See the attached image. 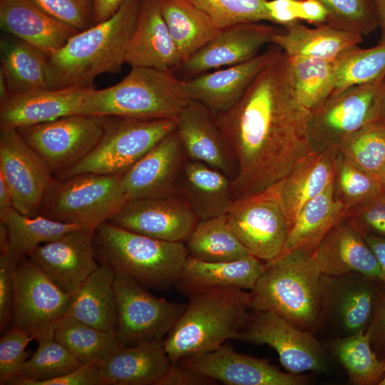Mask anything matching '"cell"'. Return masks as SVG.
Segmentation results:
<instances>
[{
	"mask_svg": "<svg viewBox=\"0 0 385 385\" xmlns=\"http://www.w3.org/2000/svg\"><path fill=\"white\" fill-rule=\"evenodd\" d=\"M310 116L294 95L288 56L272 44L268 61L241 98L215 113L235 168V201L278 185L312 153Z\"/></svg>",
	"mask_w": 385,
	"mask_h": 385,
	"instance_id": "cell-1",
	"label": "cell"
},
{
	"mask_svg": "<svg viewBox=\"0 0 385 385\" xmlns=\"http://www.w3.org/2000/svg\"><path fill=\"white\" fill-rule=\"evenodd\" d=\"M140 0H125L109 19L78 31L48 57V88H93L96 77L120 71Z\"/></svg>",
	"mask_w": 385,
	"mask_h": 385,
	"instance_id": "cell-2",
	"label": "cell"
},
{
	"mask_svg": "<svg viewBox=\"0 0 385 385\" xmlns=\"http://www.w3.org/2000/svg\"><path fill=\"white\" fill-rule=\"evenodd\" d=\"M188 298L185 310L163 340L171 363L237 340L252 309L250 292L242 289H213Z\"/></svg>",
	"mask_w": 385,
	"mask_h": 385,
	"instance_id": "cell-3",
	"label": "cell"
},
{
	"mask_svg": "<svg viewBox=\"0 0 385 385\" xmlns=\"http://www.w3.org/2000/svg\"><path fill=\"white\" fill-rule=\"evenodd\" d=\"M322 277L311 253L284 251L265 263L250 291L252 309L274 312L297 328L314 332L322 317Z\"/></svg>",
	"mask_w": 385,
	"mask_h": 385,
	"instance_id": "cell-4",
	"label": "cell"
},
{
	"mask_svg": "<svg viewBox=\"0 0 385 385\" xmlns=\"http://www.w3.org/2000/svg\"><path fill=\"white\" fill-rule=\"evenodd\" d=\"M93 244L99 264L148 289L175 285L188 258L185 243L157 240L108 221L95 229Z\"/></svg>",
	"mask_w": 385,
	"mask_h": 385,
	"instance_id": "cell-5",
	"label": "cell"
},
{
	"mask_svg": "<svg viewBox=\"0 0 385 385\" xmlns=\"http://www.w3.org/2000/svg\"><path fill=\"white\" fill-rule=\"evenodd\" d=\"M190 101L184 81L171 71L132 67L118 83L89 88L81 114L175 120Z\"/></svg>",
	"mask_w": 385,
	"mask_h": 385,
	"instance_id": "cell-6",
	"label": "cell"
},
{
	"mask_svg": "<svg viewBox=\"0 0 385 385\" xmlns=\"http://www.w3.org/2000/svg\"><path fill=\"white\" fill-rule=\"evenodd\" d=\"M121 175L80 173L53 178L38 214L86 229L108 221L128 201Z\"/></svg>",
	"mask_w": 385,
	"mask_h": 385,
	"instance_id": "cell-7",
	"label": "cell"
},
{
	"mask_svg": "<svg viewBox=\"0 0 385 385\" xmlns=\"http://www.w3.org/2000/svg\"><path fill=\"white\" fill-rule=\"evenodd\" d=\"M102 136L91 152L55 178L80 173L121 175L176 129L175 120L104 116Z\"/></svg>",
	"mask_w": 385,
	"mask_h": 385,
	"instance_id": "cell-8",
	"label": "cell"
},
{
	"mask_svg": "<svg viewBox=\"0 0 385 385\" xmlns=\"http://www.w3.org/2000/svg\"><path fill=\"white\" fill-rule=\"evenodd\" d=\"M380 81L335 90L311 111L312 152L337 150L352 134L377 120Z\"/></svg>",
	"mask_w": 385,
	"mask_h": 385,
	"instance_id": "cell-9",
	"label": "cell"
},
{
	"mask_svg": "<svg viewBox=\"0 0 385 385\" xmlns=\"http://www.w3.org/2000/svg\"><path fill=\"white\" fill-rule=\"evenodd\" d=\"M104 116L76 114L16 129L58 177L88 155L100 140Z\"/></svg>",
	"mask_w": 385,
	"mask_h": 385,
	"instance_id": "cell-10",
	"label": "cell"
},
{
	"mask_svg": "<svg viewBox=\"0 0 385 385\" xmlns=\"http://www.w3.org/2000/svg\"><path fill=\"white\" fill-rule=\"evenodd\" d=\"M114 287L115 334L120 345L164 340L187 307L157 297L134 280L115 273Z\"/></svg>",
	"mask_w": 385,
	"mask_h": 385,
	"instance_id": "cell-11",
	"label": "cell"
},
{
	"mask_svg": "<svg viewBox=\"0 0 385 385\" xmlns=\"http://www.w3.org/2000/svg\"><path fill=\"white\" fill-rule=\"evenodd\" d=\"M12 326L36 339L54 332L67 315L71 295L63 291L29 257L13 274Z\"/></svg>",
	"mask_w": 385,
	"mask_h": 385,
	"instance_id": "cell-12",
	"label": "cell"
},
{
	"mask_svg": "<svg viewBox=\"0 0 385 385\" xmlns=\"http://www.w3.org/2000/svg\"><path fill=\"white\" fill-rule=\"evenodd\" d=\"M227 218L251 255L267 262L283 252L290 225L281 205L279 183L235 200Z\"/></svg>",
	"mask_w": 385,
	"mask_h": 385,
	"instance_id": "cell-13",
	"label": "cell"
},
{
	"mask_svg": "<svg viewBox=\"0 0 385 385\" xmlns=\"http://www.w3.org/2000/svg\"><path fill=\"white\" fill-rule=\"evenodd\" d=\"M237 340L270 346L290 373L324 372L327 367L325 346L314 332L297 328L272 311L253 310Z\"/></svg>",
	"mask_w": 385,
	"mask_h": 385,
	"instance_id": "cell-14",
	"label": "cell"
},
{
	"mask_svg": "<svg viewBox=\"0 0 385 385\" xmlns=\"http://www.w3.org/2000/svg\"><path fill=\"white\" fill-rule=\"evenodd\" d=\"M0 175L10 189L13 207L26 215H38L54 177L16 129L0 130Z\"/></svg>",
	"mask_w": 385,
	"mask_h": 385,
	"instance_id": "cell-15",
	"label": "cell"
},
{
	"mask_svg": "<svg viewBox=\"0 0 385 385\" xmlns=\"http://www.w3.org/2000/svg\"><path fill=\"white\" fill-rule=\"evenodd\" d=\"M381 279L361 274H322L320 326L328 323L344 337L366 332Z\"/></svg>",
	"mask_w": 385,
	"mask_h": 385,
	"instance_id": "cell-16",
	"label": "cell"
},
{
	"mask_svg": "<svg viewBox=\"0 0 385 385\" xmlns=\"http://www.w3.org/2000/svg\"><path fill=\"white\" fill-rule=\"evenodd\" d=\"M108 221L157 240L185 243L199 219L179 194H173L128 200Z\"/></svg>",
	"mask_w": 385,
	"mask_h": 385,
	"instance_id": "cell-17",
	"label": "cell"
},
{
	"mask_svg": "<svg viewBox=\"0 0 385 385\" xmlns=\"http://www.w3.org/2000/svg\"><path fill=\"white\" fill-rule=\"evenodd\" d=\"M178 363L227 385H303L307 382L304 376L282 371L267 359L238 353L226 342L214 351Z\"/></svg>",
	"mask_w": 385,
	"mask_h": 385,
	"instance_id": "cell-18",
	"label": "cell"
},
{
	"mask_svg": "<svg viewBox=\"0 0 385 385\" xmlns=\"http://www.w3.org/2000/svg\"><path fill=\"white\" fill-rule=\"evenodd\" d=\"M93 229L81 228L35 248L28 256L58 287L73 295L99 266Z\"/></svg>",
	"mask_w": 385,
	"mask_h": 385,
	"instance_id": "cell-19",
	"label": "cell"
},
{
	"mask_svg": "<svg viewBox=\"0 0 385 385\" xmlns=\"http://www.w3.org/2000/svg\"><path fill=\"white\" fill-rule=\"evenodd\" d=\"M282 29L261 22L243 23L222 29L180 66L192 77L213 69L248 61Z\"/></svg>",
	"mask_w": 385,
	"mask_h": 385,
	"instance_id": "cell-20",
	"label": "cell"
},
{
	"mask_svg": "<svg viewBox=\"0 0 385 385\" xmlns=\"http://www.w3.org/2000/svg\"><path fill=\"white\" fill-rule=\"evenodd\" d=\"M186 158L175 129L122 174L121 186L127 200L178 194Z\"/></svg>",
	"mask_w": 385,
	"mask_h": 385,
	"instance_id": "cell-21",
	"label": "cell"
},
{
	"mask_svg": "<svg viewBox=\"0 0 385 385\" xmlns=\"http://www.w3.org/2000/svg\"><path fill=\"white\" fill-rule=\"evenodd\" d=\"M89 88H45L11 94L0 101V130L18 129L81 114Z\"/></svg>",
	"mask_w": 385,
	"mask_h": 385,
	"instance_id": "cell-22",
	"label": "cell"
},
{
	"mask_svg": "<svg viewBox=\"0 0 385 385\" xmlns=\"http://www.w3.org/2000/svg\"><path fill=\"white\" fill-rule=\"evenodd\" d=\"M312 257L322 274H361L383 280L376 256L362 233L346 217L321 240Z\"/></svg>",
	"mask_w": 385,
	"mask_h": 385,
	"instance_id": "cell-23",
	"label": "cell"
},
{
	"mask_svg": "<svg viewBox=\"0 0 385 385\" xmlns=\"http://www.w3.org/2000/svg\"><path fill=\"white\" fill-rule=\"evenodd\" d=\"M175 123L186 158L219 170L232 180L235 168L216 124L215 114L203 104L191 100Z\"/></svg>",
	"mask_w": 385,
	"mask_h": 385,
	"instance_id": "cell-24",
	"label": "cell"
},
{
	"mask_svg": "<svg viewBox=\"0 0 385 385\" xmlns=\"http://www.w3.org/2000/svg\"><path fill=\"white\" fill-rule=\"evenodd\" d=\"M125 63L132 67L171 71L182 58L160 12L158 0L141 1Z\"/></svg>",
	"mask_w": 385,
	"mask_h": 385,
	"instance_id": "cell-25",
	"label": "cell"
},
{
	"mask_svg": "<svg viewBox=\"0 0 385 385\" xmlns=\"http://www.w3.org/2000/svg\"><path fill=\"white\" fill-rule=\"evenodd\" d=\"M170 365L163 340L118 344L98 364L99 385H157Z\"/></svg>",
	"mask_w": 385,
	"mask_h": 385,
	"instance_id": "cell-26",
	"label": "cell"
},
{
	"mask_svg": "<svg viewBox=\"0 0 385 385\" xmlns=\"http://www.w3.org/2000/svg\"><path fill=\"white\" fill-rule=\"evenodd\" d=\"M0 24L48 57L79 31L48 14L33 0H0Z\"/></svg>",
	"mask_w": 385,
	"mask_h": 385,
	"instance_id": "cell-27",
	"label": "cell"
},
{
	"mask_svg": "<svg viewBox=\"0 0 385 385\" xmlns=\"http://www.w3.org/2000/svg\"><path fill=\"white\" fill-rule=\"evenodd\" d=\"M265 265L252 255L225 262H206L188 257L175 286L186 297L213 289L251 291Z\"/></svg>",
	"mask_w": 385,
	"mask_h": 385,
	"instance_id": "cell-28",
	"label": "cell"
},
{
	"mask_svg": "<svg viewBox=\"0 0 385 385\" xmlns=\"http://www.w3.org/2000/svg\"><path fill=\"white\" fill-rule=\"evenodd\" d=\"M270 53L271 46L248 61L184 81L189 98L203 104L215 114L229 109L264 67Z\"/></svg>",
	"mask_w": 385,
	"mask_h": 385,
	"instance_id": "cell-29",
	"label": "cell"
},
{
	"mask_svg": "<svg viewBox=\"0 0 385 385\" xmlns=\"http://www.w3.org/2000/svg\"><path fill=\"white\" fill-rule=\"evenodd\" d=\"M179 194L199 220L226 215L235 202L232 180L222 171L186 158L178 183Z\"/></svg>",
	"mask_w": 385,
	"mask_h": 385,
	"instance_id": "cell-30",
	"label": "cell"
},
{
	"mask_svg": "<svg viewBox=\"0 0 385 385\" xmlns=\"http://www.w3.org/2000/svg\"><path fill=\"white\" fill-rule=\"evenodd\" d=\"M272 43L288 57H307L336 61L346 52L359 46L364 36L327 24L309 27L295 21L283 26Z\"/></svg>",
	"mask_w": 385,
	"mask_h": 385,
	"instance_id": "cell-31",
	"label": "cell"
},
{
	"mask_svg": "<svg viewBox=\"0 0 385 385\" xmlns=\"http://www.w3.org/2000/svg\"><path fill=\"white\" fill-rule=\"evenodd\" d=\"M337 153H310L279 183V199L290 227L302 207L333 183Z\"/></svg>",
	"mask_w": 385,
	"mask_h": 385,
	"instance_id": "cell-32",
	"label": "cell"
},
{
	"mask_svg": "<svg viewBox=\"0 0 385 385\" xmlns=\"http://www.w3.org/2000/svg\"><path fill=\"white\" fill-rule=\"evenodd\" d=\"M114 282L113 270L100 264L71 295L67 315L98 329L115 333Z\"/></svg>",
	"mask_w": 385,
	"mask_h": 385,
	"instance_id": "cell-33",
	"label": "cell"
},
{
	"mask_svg": "<svg viewBox=\"0 0 385 385\" xmlns=\"http://www.w3.org/2000/svg\"><path fill=\"white\" fill-rule=\"evenodd\" d=\"M346 214L344 207L334 197L332 183L302 207L289 228L283 252L302 250L312 255L323 237Z\"/></svg>",
	"mask_w": 385,
	"mask_h": 385,
	"instance_id": "cell-34",
	"label": "cell"
},
{
	"mask_svg": "<svg viewBox=\"0 0 385 385\" xmlns=\"http://www.w3.org/2000/svg\"><path fill=\"white\" fill-rule=\"evenodd\" d=\"M48 56L36 47L17 38L1 42V73L9 96L48 88Z\"/></svg>",
	"mask_w": 385,
	"mask_h": 385,
	"instance_id": "cell-35",
	"label": "cell"
},
{
	"mask_svg": "<svg viewBox=\"0 0 385 385\" xmlns=\"http://www.w3.org/2000/svg\"><path fill=\"white\" fill-rule=\"evenodd\" d=\"M182 58V63L214 38L220 29L189 0H158Z\"/></svg>",
	"mask_w": 385,
	"mask_h": 385,
	"instance_id": "cell-36",
	"label": "cell"
},
{
	"mask_svg": "<svg viewBox=\"0 0 385 385\" xmlns=\"http://www.w3.org/2000/svg\"><path fill=\"white\" fill-rule=\"evenodd\" d=\"M0 222L6 228L9 245L6 251L16 262L28 257L41 244L63 235L83 228L74 224L59 222L42 215H26L14 207L0 210Z\"/></svg>",
	"mask_w": 385,
	"mask_h": 385,
	"instance_id": "cell-37",
	"label": "cell"
},
{
	"mask_svg": "<svg viewBox=\"0 0 385 385\" xmlns=\"http://www.w3.org/2000/svg\"><path fill=\"white\" fill-rule=\"evenodd\" d=\"M188 257L225 262L251 255L229 226L227 214L199 220L185 243Z\"/></svg>",
	"mask_w": 385,
	"mask_h": 385,
	"instance_id": "cell-38",
	"label": "cell"
},
{
	"mask_svg": "<svg viewBox=\"0 0 385 385\" xmlns=\"http://www.w3.org/2000/svg\"><path fill=\"white\" fill-rule=\"evenodd\" d=\"M327 349L344 368L354 385L379 384L385 373V361L375 354L366 332L335 337Z\"/></svg>",
	"mask_w": 385,
	"mask_h": 385,
	"instance_id": "cell-39",
	"label": "cell"
},
{
	"mask_svg": "<svg viewBox=\"0 0 385 385\" xmlns=\"http://www.w3.org/2000/svg\"><path fill=\"white\" fill-rule=\"evenodd\" d=\"M294 95L312 111L334 91L336 61L307 57H288Z\"/></svg>",
	"mask_w": 385,
	"mask_h": 385,
	"instance_id": "cell-40",
	"label": "cell"
},
{
	"mask_svg": "<svg viewBox=\"0 0 385 385\" xmlns=\"http://www.w3.org/2000/svg\"><path fill=\"white\" fill-rule=\"evenodd\" d=\"M54 337L81 364H99L119 344L115 333L98 329L68 315L57 325Z\"/></svg>",
	"mask_w": 385,
	"mask_h": 385,
	"instance_id": "cell-41",
	"label": "cell"
},
{
	"mask_svg": "<svg viewBox=\"0 0 385 385\" xmlns=\"http://www.w3.org/2000/svg\"><path fill=\"white\" fill-rule=\"evenodd\" d=\"M38 346L26 360L19 376L10 385H39L61 376L81 365L54 337V332L36 339Z\"/></svg>",
	"mask_w": 385,
	"mask_h": 385,
	"instance_id": "cell-42",
	"label": "cell"
},
{
	"mask_svg": "<svg viewBox=\"0 0 385 385\" xmlns=\"http://www.w3.org/2000/svg\"><path fill=\"white\" fill-rule=\"evenodd\" d=\"M335 61L334 91L379 82L385 77V41L369 48L356 46Z\"/></svg>",
	"mask_w": 385,
	"mask_h": 385,
	"instance_id": "cell-43",
	"label": "cell"
},
{
	"mask_svg": "<svg viewBox=\"0 0 385 385\" xmlns=\"http://www.w3.org/2000/svg\"><path fill=\"white\" fill-rule=\"evenodd\" d=\"M339 153L361 170L378 177L385 164V126L371 122L348 138Z\"/></svg>",
	"mask_w": 385,
	"mask_h": 385,
	"instance_id": "cell-44",
	"label": "cell"
},
{
	"mask_svg": "<svg viewBox=\"0 0 385 385\" xmlns=\"http://www.w3.org/2000/svg\"><path fill=\"white\" fill-rule=\"evenodd\" d=\"M381 192V183L377 176L361 170L337 153L333 195L346 211L369 201Z\"/></svg>",
	"mask_w": 385,
	"mask_h": 385,
	"instance_id": "cell-45",
	"label": "cell"
},
{
	"mask_svg": "<svg viewBox=\"0 0 385 385\" xmlns=\"http://www.w3.org/2000/svg\"><path fill=\"white\" fill-rule=\"evenodd\" d=\"M219 29L243 23L271 21L267 0H189Z\"/></svg>",
	"mask_w": 385,
	"mask_h": 385,
	"instance_id": "cell-46",
	"label": "cell"
},
{
	"mask_svg": "<svg viewBox=\"0 0 385 385\" xmlns=\"http://www.w3.org/2000/svg\"><path fill=\"white\" fill-rule=\"evenodd\" d=\"M327 12L325 24L366 36L378 29L372 0H318Z\"/></svg>",
	"mask_w": 385,
	"mask_h": 385,
	"instance_id": "cell-47",
	"label": "cell"
},
{
	"mask_svg": "<svg viewBox=\"0 0 385 385\" xmlns=\"http://www.w3.org/2000/svg\"><path fill=\"white\" fill-rule=\"evenodd\" d=\"M36 340L34 336L11 326L0 339V384L6 385L17 378L30 357L26 350L28 344Z\"/></svg>",
	"mask_w": 385,
	"mask_h": 385,
	"instance_id": "cell-48",
	"label": "cell"
},
{
	"mask_svg": "<svg viewBox=\"0 0 385 385\" xmlns=\"http://www.w3.org/2000/svg\"><path fill=\"white\" fill-rule=\"evenodd\" d=\"M33 1L50 16L78 31L95 24L93 0Z\"/></svg>",
	"mask_w": 385,
	"mask_h": 385,
	"instance_id": "cell-49",
	"label": "cell"
},
{
	"mask_svg": "<svg viewBox=\"0 0 385 385\" xmlns=\"http://www.w3.org/2000/svg\"><path fill=\"white\" fill-rule=\"evenodd\" d=\"M346 219L362 235L385 237V193L348 210Z\"/></svg>",
	"mask_w": 385,
	"mask_h": 385,
	"instance_id": "cell-50",
	"label": "cell"
},
{
	"mask_svg": "<svg viewBox=\"0 0 385 385\" xmlns=\"http://www.w3.org/2000/svg\"><path fill=\"white\" fill-rule=\"evenodd\" d=\"M15 262L6 252H0V329L4 332L12 324Z\"/></svg>",
	"mask_w": 385,
	"mask_h": 385,
	"instance_id": "cell-51",
	"label": "cell"
},
{
	"mask_svg": "<svg viewBox=\"0 0 385 385\" xmlns=\"http://www.w3.org/2000/svg\"><path fill=\"white\" fill-rule=\"evenodd\" d=\"M372 349L377 356L385 361V282L380 280L374 310L366 330Z\"/></svg>",
	"mask_w": 385,
	"mask_h": 385,
	"instance_id": "cell-52",
	"label": "cell"
},
{
	"mask_svg": "<svg viewBox=\"0 0 385 385\" xmlns=\"http://www.w3.org/2000/svg\"><path fill=\"white\" fill-rule=\"evenodd\" d=\"M98 363L81 364L76 369L39 385H99Z\"/></svg>",
	"mask_w": 385,
	"mask_h": 385,
	"instance_id": "cell-53",
	"label": "cell"
},
{
	"mask_svg": "<svg viewBox=\"0 0 385 385\" xmlns=\"http://www.w3.org/2000/svg\"><path fill=\"white\" fill-rule=\"evenodd\" d=\"M217 381L193 371L179 363H171L166 374L157 385H215Z\"/></svg>",
	"mask_w": 385,
	"mask_h": 385,
	"instance_id": "cell-54",
	"label": "cell"
},
{
	"mask_svg": "<svg viewBox=\"0 0 385 385\" xmlns=\"http://www.w3.org/2000/svg\"><path fill=\"white\" fill-rule=\"evenodd\" d=\"M298 1L299 0H267L266 4L271 22L284 26L299 21Z\"/></svg>",
	"mask_w": 385,
	"mask_h": 385,
	"instance_id": "cell-55",
	"label": "cell"
},
{
	"mask_svg": "<svg viewBox=\"0 0 385 385\" xmlns=\"http://www.w3.org/2000/svg\"><path fill=\"white\" fill-rule=\"evenodd\" d=\"M298 19L304 20L316 26L325 24L327 12L318 0L298 1Z\"/></svg>",
	"mask_w": 385,
	"mask_h": 385,
	"instance_id": "cell-56",
	"label": "cell"
},
{
	"mask_svg": "<svg viewBox=\"0 0 385 385\" xmlns=\"http://www.w3.org/2000/svg\"><path fill=\"white\" fill-rule=\"evenodd\" d=\"M125 0H93L94 23L98 24L111 17Z\"/></svg>",
	"mask_w": 385,
	"mask_h": 385,
	"instance_id": "cell-57",
	"label": "cell"
},
{
	"mask_svg": "<svg viewBox=\"0 0 385 385\" xmlns=\"http://www.w3.org/2000/svg\"><path fill=\"white\" fill-rule=\"evenodd\" d=\"M369 247L376 257L384 274L385 282V237L374 235H363Z\"/></svg>",
	"mask_w": 385,
	"mask_h": 385,
	"instance_id": "cell-58",
	"label": "cell"
},
{
	"mask_svg": "<svg viewBox=\"0 0 385 385\" xmlns=\"http://www.w3.org/2000/svg\"><path fill=\"white\" fill-rule=\"evenodd\" d=\"M376 19L378 29L380 32L379 43L385 41V0H372Z\"/></svg>",
	"mask_w": 385,
	"mask_h": 385,
	"instance_id": "cell-59",
	"label": "cell"
},
{
	"mask_svg": "<svg viewBox=\"0 0 385 385\" xmlns=\"http://www.w3.org/2000/svg\"><path fill=\"white\" fill-rule=\"evenodd\" d=\"M9 207H13L11 193L4 178L0 175V210Z\"/></svg>",
	"mask_w": 385,
	"mask_h": 385,
	"instance_id": "cell-60",
	"label": "cell"
},
{
	"mask_svg": "<svg viewBox=\"0 0 385 385\" xmlns=\"http://www.w3.org/2000/svg\"><path fill=\"white\" fill-rule=\"evenodd\" d=\"M376 120L385 126V77H384L379 82V114Z\"/></svg>",
	"mask_w": 385,
	"mask_h": 385,
	"instance_id": "cell-61",
	"label": "cell"
},
{
	"mask_svg": "<svg viewBox=\"0 0 385 385\" xmlns=\"http://www.w3.org/2000/svg\"><path fill=\"white\" fill-rule=\"evenodd\" d=\"M378 178L379 179V181L381 183L382 192L385 193V164L383 166L382 169L381 170Z\"/></svg>",
	"mask_w": 385,
	"mask_h": 385,
	"instance_id": "cell-62",
	"label": "cell"
},
{
	"mask_svg": "<svg viewBox=\"0 0 385 385\" xmlns=\"http://www.w3.org/2000/svg\"><path fill=\"white\" fill-rule=\"evenodd\" d=\"M379 385H385V373Z\"/></svg>",
	"mask_w": 385,
	"mask_h": 385,
	"instance_id": "cell-63",
	"label": "cell"
}]
</instances>
